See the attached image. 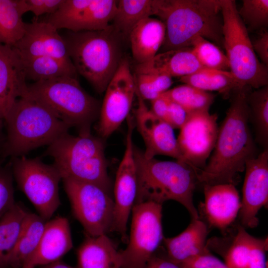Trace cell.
I'll use <instances>...</instances> for the list:
<instances>
[{"instance_id": "cell-5", "label": "cell", "mask_w": 268, "mask_h": 268, "mask_svg": "<svg viewBox=\"0 0 268 268\" xmlns=\"http://www.w3.org/2000/svg\"><path fill=\"white\" fill-rule=\"evenodd\" d=\"M63 37L77 73L98 93L105 92L123 59L121 35L111 24L101 30L69 31Z\"/></svg>"}, {"instance_id": "cell-27", "label": "cell", "mask_w": 268, "mask_h": 268, "mask_svg": "<svg viewBox=\"0 0 268 268\" xmlns=\"http://www.w3.org/2000/svg\"><path fill=\"white\" fill-rule=\"evenodd\" d=\"M27 212L21 204L16 202L0 218V268H8Z\"/></svg>"}, {"instance_id": "cell-16", "label": "cell", "mask_w": 268, "mask_h": 268, "mask_svg": "<svg viewBox=\"0 0 268 268\" xmlns=\"http://www.w3.org/2000/svg\"><path fill=\"white\" fill-rule=\"evenodd\" d=\"M240 217L244 228L258 225L257 214L268 201V148L247 161Z\"/></svg>"}, {"instance_id": "cell-25", "label": "cell", "mask_w": 268, "mask_h": 268, "mask_svg": "<svg viewBox=\"0 0 268 268\" xmlns=\"http://www.w3.org/2000/svg\"><path fill=\"white\" fill-rule=\"evenodd\" d=\"M86 236L77 250L76 268H121V253L106 234Z\"/></svg>"}, {"instance_id": "cell-17", "label": "cell", "mask_w": 268, "mask_h": 268, "mask_svg": "<svg viewBox=\"0 0 268 268\" xmlns=\"http://www.w3.org/2000/svg\"><path fill=\"white\" fill-rule=\"evenodd\" d=\"M135 96L137 99V107L134 114L135 123L145 144L144 156L150 159L162 155L182 162V156L174 129L153 114L145 104L136 88Z\"/></svg>"}, {"instance_id": "cell-18", "label": "cell", "mask_w": 268, "mask_h": 268, "mask_svg": "<svg viewBox=\"0 0 268 268\" xmlns=\"http://www.w3.org/2000/svg\"><path fill=\"white\" fill-rule=\"evenodd\" d=\"M13 47L21 58L46 56L72 63L63 37L46 21L26 23L22 37Z\"/></svg>"}, {"instance_id": "cell-23", "label": "cell", "mask_w": 268, "mask_h": 268, "mask_svg": "<svg viewBox=\"0 0 268 268\" xmlns=\"http://www.w3.org/2000/svg\"><path fill=\"white\" fill-rule=\"evenodd\" d=\"M165 34V25L158 19L148 17L135 25L129 40L133 58L137 64L146 63L157 54L164 42Z\"/></svg>"}, {"instance_id": "cell-2", "label": "cell", "mask_w": 268, "mask_h": 268, "mask_svg": "<svg viewBox=\"0 0 268 268\" xmlns=\"http://www.w3.org/2000/svg\"><path fill=\"white\" fill-rule=\"evenodd\" d=\"M152 10L165 26L163 52L191 48L199 36L223 46L220 0H152Z\"/></svg>"}, {"instance_id": "cell-13", "label": "cell", "mask_w": 268, "mask_h": 268, "mask_svg": "<svg viewBox=\"0 0 268 268\" xmlns=\"http://www.w3.org/2000/svg\"><path fill=\"white\" fill-rule=\"evenodd\" d=\"M136 88L129 60L123 58L105 89L101 105L97 130L101 138L108 137L128 117Z\"/></svg>"}, {"instance_id": "cell-47", "label": "cell", "mask_w": 268, "mask_h": 268, "mask_svg": "<svg viewBox=\"0 0 268 268\" xmlns=\"http://www.w3.org/2000/svg\"><path fill=\"white\" fill-rule=\"evenodd\" d=\"M41 268H76V267H72L60 260L51 264L42 266Z\"/></svg>"}, {"instance_id": "cell-6", "label": "cell", "mask_w": 268, "mask_h": 268, "mask_svg": "<svg viewBox=\"0 0 268 268\" xmlns=\"http://www.w3.org/2000/svg\"><path fill=\"white\" fill-rule=\"evenodd\" d=\"M43 156L53 158L62 179L93 183L110 193L111 184L101 137L91 133L74 136L67 133L49 145Z\"/></svg>"}, {"instance_id": "cell-19", "label": "cell", "mask_w": 268, "mask_h": 268, "mask_svg": "<svg viewBox=\"0 0 268 268\" xmlns=\"http://www.w3.org/2000/svg\"><path fill=\"white\" fill-rule=\"evenodd\" d=\"M202 209L208 223L221 231L234 222L241 208L239 193L232 184L203 185Z\"/></svg>"}, {"instance_id": "cell-42", "label": "cell", "mask_w": 268, "mask_h": 268, "mask_svg": "<svg viewBox=\"0 0 268 268\" xmlns=\"http://www.w3.org/2000/svg\"><path fill=\"white\" fill-rule=\"evenodd\" d=\"M188 116L187 112L178 104L169 100L168 111L165 122L174 129H180Z\"/></svg>"}, {"instance_id": "cell-30", "label": "cell", "mask_w": 268, "mask_h": 268, "mask_svg": "<svg viewBox=\"0 0 268 268\" xmlns=\"http://www.w3.org/2000/svg\"><path fill=\"white\" fill-rule=\"evenodd\" d=\"M180 81L207 92L217 91L228 97L241 86L230 71L206 69L192 75L181 77Z\"/></svg>"}, {"instance_id": "cell-4", "label": "cell", "mask_w": 268, "mask_h": 268, "mask_svg": "<svg viewBox=\"0 0 268 268\" xmlns=\"http://www.w3.org/2000/svg\"><path fill=\"white\" fill-rule=\"evenodd\" d=\"M137 171V192L134 204L146 201L162 204L173 200L183 205L192 219L199 218L193 201L196 177L186 164L176 161L146 158L143 151L134 146Z\"/></svg>"}, {"instance_id": "cell-44", "label": "cell", "mask_w": 268, "mask_h": 268, "mask_svg": "<svg viewBox=\"0 0 268 268\" xmlns=\"http://www.w3.org/2000/svg\"><path fill=\"white\" fill-rule=\"evenodd\" d=\"M144 268H182L180 263H177L167 256H159L155 253L147 262Z\"/></svg>"}, {"instance_id": "cell-45", "label": "cell", "mask_w": 268, "mask_h": 268, "mask_svg": "<svg viewBox=\"0 0 268 268\" xmlns=\"http://www.w3.org/2000/svg\"><path fill=\"white\" fill-rule=\"evenodd\" d=\"M151 111L158 118L165 121L168 111L169 100L162 94L151 101Z\"/></svg>"}, {"instance_id": "cell-40", "label": "cell", "mask_w": 268, "mask_h": 268, "mask_svg": "<svg viewBox=\"0 0 268 268\" xmlns=\"http://www.w3.org/2000/svg\"><path fill=\"white\" fill-rule=\"evenodd\" d=\"M182 268H228L225 263L209 251L193 256L180 263Z\"/></svg>"}, {"instance_id": "cell-39", "label": "cell", "mask_w": 268, "mask_h": 268, "mask_svg": "<svg viewBox=\"0 0 268 268\" xmlns=\"http://www.w3.org/2000/svg\"><path fill=\"white\" fill-rule=\"evenodd\" d=\"M64 0H18L22 13L31 11L36 17L55 12Z\"/></svg>"}, {"instance_id": "cell-11", "label": "cell", "mask_w": 268, "mask_h": 268, "mask_svg": "<svg viewBox=\"0 0 268 268\" xmlns=\"http://www.w3.org/2000/svg\"><path fill=\"white\" fill-rule=\"evenodd\" d=\"M129 241L121 253V268H144L163 241L162 204L146 201L132 210Z\"/></svg>"}, {"instance_id": "cell-24", "label": "cell", "mask_w": 268, "mask_h": 268, "mask_svg": "<svg viewBox=\"0 0 268 268\" xmlns=\"http://www.w3.org/2000/svg\"><path fill=\"white\" fill-rule=\"evenodd\" d=\"M207 235L205 223L199 218L192 219L188 227L179 235L173 237H164L163 241L167 257L180 263L209 251L206 245Z\"/></svg>"}, {"instance_id": "cell-14", "label": "cell", "mask_w": 268, "mask_h": 268, "mask_svg": "<svg viewBox=\"0 0 268 268\" xmlns=\"http://www.w3.org/2000/svg\"><path fill=\"white\" fill-rule=\"evenodd\" d=\"M118 0H64L60 8L46 20L58 30L74 32L103 30L115 14Z\"/></svg>"}, {"instance_id": "cell-32", "label": "cell", "mask_w": 268, "mask_h": 268, "mask_svg": "<svg viewBox=\"0 0 268 268\" xmlns=\"http://www.w3.org/2000/svg\"><path fill=\"white\" fill-rule=\"evenodd\" d=\"M247 101L256 139L264 149L268 148V86L250 91Z\"/></svg>"}, {"instance_id": "cell-1", "label": "cell", "mask_w": 268, "mask_h": 268, "mask_svg": "<svg viewBox=\"0 0 268 268\" xmlns=\"http://www.w3.org/2000/svg\"><path fill=\"white\" fill-rule=\"evenodd\" d=\"M251 88L242 86L232 94L230 105L218 128L216 142L205 167L195 172L203 185L237 184L246 162L256 157L249 126L247 97Z\"/></svg>"}, {"instance_id": "cell-33", "label": "cell", "mask_w": 268, "mask_h": 268, "mask_svg": "<svg viewBox=\"0 0 268 268\" xmlns=\"http://www.w3.org/2000/svg\"><path fill=\"white\" fill-rule=\"evenodd\" d=\"M162 94L170 101L181 106L188 114L209 110L215 97L212 93L187 84L169 89Z\"/></svg>"}, {"instance_id": "cell-8", "label": "cell", "mask_w": 268, "mask_h": 268, "mask_svg": "<svg viewBox=\"0 0 268 268\" xmlns=\"http://www.w3.org/2000/svg\"><path fill=\"white\" fill-rule=\"evenodd\" d=\"M223 46L230 72L241 86L260 88L268 85V68L255 53L248 31L233 0H220Z\"/></svg>"}, {"instance_id": "cell-34", "label": "cell", "mask_w": 268, "mask_h": 268, "mask_svg": "<svg viewBox=\"0 0 268 268\" xmlns=\"http://www.w3.org/2000/svg\"><path fill=\"white\" fill-rule=\"evenodd\" d=\"M194 54L205 68L229 71L228 60L219 47L210 41L199 36L191 47Z\"/></svg>"}, {"instance_id": "cell-43", "label": "cell", "mask_w": 268, "mask_h": 268, "mask_svg": "<svg viewBox=\"0 0 268 268\" xmlns=\"http://www.w3.org/2000/svg\"><path fill=\"white\" fill-rule=\"evenodd\" d=\"M252 46L261 62L268 67V32L266 29L260 31L254 40L251 41Z\"/></svg>"}, {"instance_id": "cell-46", "label": "cell", "mask_w": 268, "mask_h": 268, "mask_svg": "<svg viewBox=\"0 0 268 268\" xmlns=\"http://www.w3.org/2000/svg\"><path fill=\"white\" fill-rule=\"evenodd\" d=\"M3 123H0V163H3L4 157V146L5 136L3 132Z\"/></svg>"}, {"instance_id": "cell-37", "label": "cell", "mask_w": 268, "mask_h": 268, "mask_svg": "<svg viewBox=\"0 0 268 268\" xmlns=\"http://www.w3.org/2000/svg\"><path fill=\"white\" fill-rule=\"evenodd\" d=\"M136 88L143 100H152L169 89L172 77L155 74H134Z\"/></svg>"}, {"instance_id": "cell-28", "label": "cell", "mask_w": 268, "mask_h": 268, "mask_svg": "<svg viewBox=\"0 0 268 268\" xmlns=\"http://www.w3.org/2000/svg\"><path fill=\"white\" fill-rule=\"evenodd\" d=\"M20 59L26 79L34 82L62 76L77 78V73L72 63L46 56Z\"/></svg>"}, {"instance_id": "cell-20", "label": "cell", "mask_w": 268, "mask_h": 268, "mask_svg": "<svg viewBox=\"0 0 268 268\" xmlns=\"http://www.w3.org/2000/svg\"><path fill=\"white\" fill-rule=\"evenodd\" d=\"M22 63L12 46L0 44V123L16 100L28 90Z\"/></svg>"}, {"instance_id": "cell-35", "label": "cell", "mask_w": 268, "mask_h": 268, "mask_svg": "<svg viewBox=\"0 0 268 268\" xmlns=\"http://www.w3.org/2000/svg\"><path fill=\"white\" fill-rule=\"evenodd\" d=\"M253 236L242 225L224 254L225 263L228 268H247L250 258Z\"/></svg>"}, {"instance_id": "cell-36", "label": "cell", "mask_w": 268, "mask_h": 268, "mask_svg": "<svg viewBox=\"0 0 268 268\" xmlns=\"http://www.w3.org/2000/svg\"><path fill=\"white\" fill-rule=\"evenodd\" d=\"M238 12L248 31L262 30L268 27V0H243Z\"/></svg>"}, {"instance_id": "cell-7", "label": "cell", "mask_w": 268, "mask_h": 268, "mask_svg": "<svg viewBox=\"0 0 268 268\" xmlns=\"http://www.w3.org/2000/svg\"><path fill=\"white\" fill-rule=\"evenodd\" d=\"M28 90L59 120L76 128L78 134H90L91 125L99 118L100 102L76 78L62 76L35 82L28 85Z\"/></svg>"}, {"instance_id": "cell-21", "label": "cell", "mask_w": 268, "mask_h": 268, "mask_svg": "<svg viewBox=\"0 0 268 268\" xmlns=\"http://www.w3.org/2000/svg\"><path fill=\"white\" fill-rule=\"evenodd\" d=\"M72 246L68 219L64 217H57L49 220L46 222L38 247L24 266L34 268L60 260Z\"/></svg>"}, {"instance_id": "cell-9", "label": "cell", "mask_w": 268, "mask_h": 268, "mask_svg": "<svg viewBox=\"0 0 268 268\" xmlns=\"http://www.w3.org/2000/svg\"><path fill=\"white\" fill-rule=\"evenodd\" d=\"M13 179L17 187L32 203L38 214L48 221L61 205L59 183L62 179L55 166L40 158L25 156L10 158Z\"/></svg>"}, {"instance_id": "cell-31", "label": "cell", "mask_w": 268, "mask_h": 268, "mask_svg": "<svg viewBox=\"0 0 268 268\" xmlns=\"http://www.w3.org/2000/svg\"><path fill=\"white\" fill-rule=\"evenodd\" d=\"M23 15L18 0H0V44L13 47L22 37Z\"/></svg>"}, {"instance_id": "cell-15", "label": "cell", "mask_w": 268, "mask_h": 268, "mask_svg": "<svg viewBox=\"0 0 268 268\" xmlns=\"http://www.w3.org/2000/svg\"><path fill=\"white\" fill-rule=\"evenodd\" d=\"M134 127L133 121L129 118L125 150L116 173L114 188V218L111 231L120 234L124 241L127 239V223L137 192V171L132 139Z\"/></svg>"}, {"instance_id": "cell-29", "label": "cell", "mask_w": 268, "mask_h": 268, "mask_svg": "<svg viewBox=\"0 0 268 268\" xmlns=\"http://www.w3.org/2000/svg\"><path fill=\"white\" fill-rule=\"evenodd\" d=\"M152 15V0H119L111 25L124 40H129L135 25Z\"/></svg>"}, {"instance_id": "cell-12", "label": "cell", "mask_w": 268, "mask_h": 268, "mask_svg": "<svg viewBox=\"0 0 268 268\" xmlns=\"http://www.w3.org/2000/svg\"><path fill=\"white\" fill-rule=\"evenodd\" d=\"M216 114L209 110L188 114L177 138L182 161L195 172L203 169L217 139L218 126Z\"/></svg>"}, {"instance_id": "cell-3", "label": "cell", "mask_w": 268, "mask_h": 268, "mask_svg": "<svg viewBox=\"0 0 268 268\" xmlns=\"http://www.w3.org/2000/svg\"><path fill=\"white\" fill-rule=\"evenodd\" d=\"M3 125L5 159L25 156L37 148L49 146L70 128L28 90L16 100Z\"/></svg>"}, {"instance_id": "cell-48", "label": "cell", "mask_w": 268, "mask_h": 268, "mask_svg": "<svg viewBox=\"0 0 268 268\" xmlns=\"http://www.w3.org/2000/svg\"><path fill=\"white\" fill-rule=\"evenodd\" d=\"M29 268V267H26V266H24V267H23L22 268Z\"/></svg>"}, {"instance_id": "cell-41", "label": "cell", "mask_w": 268, "mask_h": 268, "mask_svg": "<svg viewBox=\"0 0 268 268\" xmlns=\"http://www.w3.org/2000/svg\"><path fill=\"white\" fill-rule=\"evenodd\" d=\"M267 239L253 237L247 268H267L265 254L268 248Z\"/></svg>"}, {"instance_id": "cell-10", "label": "cell", "mask_w": 268, "mask_h": 268, "mask_svg": "<svg viewBox=\"0 0 268 268\" xmlns=\"http://www.w3.org/2000/svg\"><path fill=\"white\" fill-rule=\"evenodd\" d=\"M65 191L74 217L86 235L96 236L111 231L114 218V200L97 185L63 178Z\"/></svg>"}, {"instance_id": "cell-22", "label": "cell", "mask_w": 268, "mask_h": 268, "mask_svg": "<svg viewBox=\"0 0 268 268\" xmlns=\"http://www.w3.org/2000/svg\"><path fill=\"white\" fill-rule=\"evenodd\" d=\"M209 69L199 62L191 48L169 50L157 54L150 61L137 64L135 74L183 77Z\"/></svg>"}, {"instance_id": "cell-38", "label": "cell", "mask_w": 268, "mask_h": 268, "mask_svg": "<svg viewBox=\"0 0 268 268\" xmlns=\"http://www.w3.org/2000/svg\"><path fill=\"white\" fill-rule=\"evenodd\" d=\"M13 177L9 162L0 163V218L15 204Z\"/></svg>"}, {"instance_id": "cell-26", "label": "cell", "mask_w": 268, "mask_h": 268, "mask_svg": "<svg viewBox=\"0 0 268 268\" xmlns=\"http://www.w3.org/2000/svg\"><path fill=\"white\" fill-rule=\"evenodd\" d=\"M47 221L39 214L28 211L8 268H21L34 253L40 241Z\"/></svg>"}]
</instances>
